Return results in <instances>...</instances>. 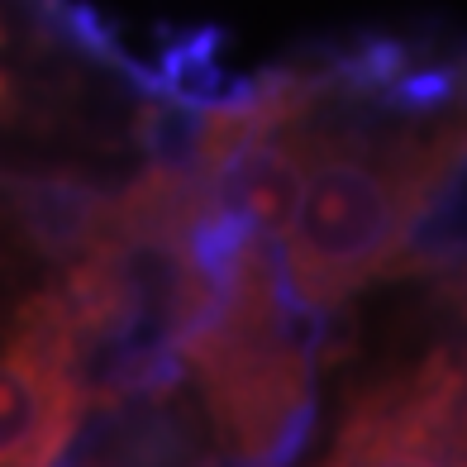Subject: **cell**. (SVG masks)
Masks as SVG:
<instances>
[{"mask_svg": "<svg viewBox=\"0 0 467 467\" xmlns=\"http://www.w3.org/2000/svg\"><path fill=\"white\" fill-rule=\"evenodd\" d=\"M167 105L72 0H0V182L124 172Z\"/></svg>", "mask_w": 467, "mask_h": 467, "instance_id": "1", "label": "cell"}, {"mask_svg": "<svg viewBox=\"0 0 467 467\" xmlns=\"http://www.w3.org/2000/svg\"><path fill=\"white\" fill-rule=\"evenodd\" d=\"M334 462H467V325L358 381L329 439Z\"/></svg>", "mask_w": 467, "mask_h": 467, "instance_id": "2", "label": "cell"}]
</instances>
